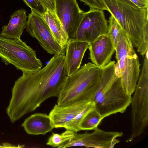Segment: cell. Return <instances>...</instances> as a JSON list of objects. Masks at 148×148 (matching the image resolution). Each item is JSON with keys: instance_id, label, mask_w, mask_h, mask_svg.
I'll use <instances>...</instances> for the list:
<instances>
[{"instance_id": "1", "label": "cell", "mask_w": 148, "mask_h": 148, "mask_svg": "<svg viewBox=\"0 0 148 148\" xmlns=\"http://www.w3.org/2000/svg\"><path fill=\"white\" fill-rule=\"evenodd\" d=\"M67 77L65 60L54 56L43 68L23 73L15 82L6 109L12 123L32 112L46 100L57 97Z\"/></svg>"}, {"instance_id": "2", "label": "cell", "mask_w": 148, "mask_h": 148, "mask_svg": "<svg viewBox=\"0 0 148 148\" xmlns=\"http://www.w3.org/2000/svg\"><path fill=\"white\" fill-rule=\"evenodd\" d=\"M116 20L137 52L148 51V8H140L120 0H101Z\"/></svg>"}, {"instance_id": "3", "label": "cell", "mask_w": 148, "mask_h": 148, "mask_svg": "<svg viewBox=\"0 0 148 148\" xmlns=\"http://www.w3.org/2000/svg\"><path fill=\"white\" fill-rule=\"evenodd\" d=\"M115 63L111 61L101 68L99 84L92 101L103 119L117 113H123L131 103V95L125 91L120 78L115 74Z\"/></svg>"}, {"instance_id": "4", "label": "cell", "mask_w": 148, "mask_h": 148, "mask_svg": "<svg viewBox=\"0 0 148 148\" xmlns=\"http://www.w3.org/2000/svg\"><path fill=\"white\" fill-rule=\"evenodd\" d=\"M101 75V68L91 62L85 64L75 73L67 76L57 97V104L67 106L92 102Z\"/></svg>"}, {"instance_id": "5", "label": "cell", "mask_w": 148, "mask_h": 148, "mask_svg": "<svg viewBox=\"0 0 148 148\" xmlns=\"http://www.w3.org/2000/svg\"><path fill=\"white\" fill-rule=\"evenodd\" d=\"M128 36L122 29L118 35L116 47L114 64L115 74L121 79L125 91L131 95L134 93L140 71L138 57Z\"/></svg>"}, {"instance_id": "6", "label": "cell", "mask_w": 148, "mask_h": 148, "mask_svg": "<svg viewBox=\"0 0 148 148\" xmlns=\"http://www.w3.org/2000/svg\"><path fill=\"white\" fill-rule=\"evenodd\" d=\"M0 58L5 65L12 64L23 73L33 72L42 65L36 52L21 39L6 38L0 34Z\"/></svg>"}, {"instance_id": "7", "label": "cell", "mask_w": 148, "mask_h": 148, "mask_svg": "<svg viewBox=\"0 0 148 148\" xmlns=\"http://www.w3.org/2000/svg\"><path fill=\"white\" fill-rule=\"evenodd\" d=\"M141 74L132 97L131 141L140 136L146 128L148 123V58L145 55Z\"/></svg>"}, {"instance_id": "8", "label": "cell", "mask_w": 148, "mask_h": 148, "mask_svg": "<svg viewBox=\"0 0 148 148\" xmlns=\"http://www.w3.org/2000/svg\"><path fill=\"white\" fill-rule=\"evenodd\" d=\"M26 28L27 32L37 40L47 53L54 55L64 54L65 48L55 40L42 15L31 10L28 16Z\"/></svg>"}, {"instance_id": "9", "label": "cell", "mask_w": 148, "mask_h": 148, "mask_svg": "<svg viewBox=\"0 0 148 148\" xmlns=\"http://www.w3.org/2000/svg\"><path fill=\"white\" fill-rule=\"evenodd\" d=\"M108 25L102 10L90 9L85 12L73 39L89 43L107 34Z\"/></svg>"}, {"instance_id": "10", "label": "cell", "mask_w": 148, "mask_h": 148, "mask_svg": "<svg viewBox=\"0 0 148 148\" xmlns=\"http://www.w3.org/2000/svg\"><path fill=\"white\" fill-rule=\"evenodd\" d=\"M92 132L77 134L68 141L60 146L58 148L74 146H83L86 147L112 148L120 142L117 138L123 135L122 132H108L101 130L98 127Z\"/></svg>"}, {"instance_id": "11", "label": "cell", "mask_w": 148, "mask_h": 148, "mask_svg": "<svg viewBox=\"0 0 148 148\" xmlns=\"http://www.w3.org/2000/svg\"><path fill=\"white\" fill-rule=\"evenodd\" d=\"M55 12L69 40L73 39L85 12L80 8L76 0H55Z\"/></svg>"}, {"instance_id": "12", "label": "cell", "mask_w": 148, "mask_h": 148, "mask_svg": "<svg viewBox=\"0 0 148 148\" xmlns=\"http://www.w3.org/2000/svg\"><path fill=\"white\" fill-rule=\"evenodd\" d=\"M88 49L92 63L100 68L110 62L115 51L112 40L107 34L100 36L90 43Z\"/></svg>"}, {"instance_id": "13", "label": "cell", "mask_w": 148, "mask_h": 148, "mask_svg": "<svg viewBox=\"0 0 148 148\" xmlns=\"http://www.w3.org/2000/svg\"><path fill=\"white\" fill-rule=\"evenodd\" d=\"M91 102H82L67 106L55 104L49 114L54 128H64Z\"/></svg>"}, {"instance_id": "14", "label": "cell", "mask_w": 148, "mask_h": 148, "mask_svg": "<svg viewBox=\"0 0 148 148\" xmlns=\"http://www.w3.org/2000/svg\"><path fill=\"white\" fill-rule=\"evenodd\" d=\"M89 44L88 42L76 40H68L66 45L65 56L67 76L71 75L80 69Z\"/></svg>"}, {"instance_id": "15", "label": "cell", "mask_w": 148, "mask_h": 148, "mask_svg": "<svg viewBox=\"0 0 148 148\" xmlns=\"http://www.w3.org/2000/svg\"><path fill=\"white\" fill-rule=\"evenodd\" d=\"M21 126L28 134L33 135H45L54 128L49 115L40 113L31 115Z\"/></svg>"}, {"instance_id": "16", "label": "cell", "mask_w": 148, "mask_h": 148, "mask_svg": "<svg viewBox=\"0 0 148 148\" xmlns=\"http://www.w3.org/2000/svg\"><path fill=\"white\" fill-rule=\"evenodd\" d=\"M27 18L25 10L21 9L16 11L10 16L8 24L2 28L0 35L8 38L21 39L24 30L26 28Z\"/></svg>"}, {"instance_id": "17", "label": "cell", "mask_w": 148, "mask_h": 148, "mask_svg": "<svg viewBox=\"0 0 148 148\" xmlns=\"http://www.w3.org/2000/svg\"><path fill=\"white\" fill-rule=\"evenodd\" d=\"M42 16L55 40L60 46L65 48L69 40L68 36L55 11L47 10Z\"/></svg>"}, {"instance_id": "18", "label": "cell", "mask_w": 148, "mask_h": 148, "mask_svg": "<svg viewBox=\"0 0 148 148\" xmlns=\"http://www.w3.org/2000/svg\"><path fill=\"white\" fill-rule=\"evenodd\" d=\"M103 119L95 108L85 115L80 125L81 130H93L98 127Z\"/></svg>"}, {"instance_id": "19", "label": "cell", "mask_w": 148, "mask_h": 148, "mask_svg": "<svg viewBox=\"0 0 148 148\" xmlns=\"http://www.w3.org/2000/svg\"><path fill=\"white\" fill-rule=\"evenodd\" d=\"M75 133L73 132L67 130L61 134L53 132L48 138L46 145L53 147L58 148L73 138Z\"/></svg>"}, {"instance_id": "20", "label": "cell", "mask_w": 148, "mask_h": 148, "mask_svg": "<svg viewBox=\"0 0 148 148\" xmlns=\"http://www.w3.org/2000/svg\"><path fill=\"white\" fill-rule=\"evenodd\" d=\"M94 108V103L92 102L85 109L77 115L70 122L67 124L64 128L75 133L80 131V125L82 120L86 114Z\"/></svg>"}, {"instance_id": "21", "label": "cell", "mask_w": 148, "mask_h": 148, "mask_svg": "<svg viewBox=\"0 0 148 148\" xmlns=\"http://www.w3.org/2000/svg\"><path fill=\"white\" fill-rule=\"evenodd\" d=\"M122 29H123L121 26L116 20L111 15L109 18L107 34L111 38L115 48V50L119 34Z\"/></svg>"}, {"instance_id": "22", "label": "cell", "mask_w": 148, "mask_h": 148, "mask_svg": "<svg viewBox=\"0 0 148 148\" xmlns=\"http://www.w3.org/2000/svg\"><path fill=\"white\" fill-rule=\"evenodd\" d=\"M31 10L42 15L47 10L38 0H23Z\"/></svg>"}, {"instance_id": "23", "label": "cell", "mask_w": 148, "mask_h": 148, "mask_svg": "<svg viewBox=\"0 0 148 148\" xmlns=\"http://www.w3.org/2000/svg\"><path fill=\"white\" fill-rule=\"evenodd\" d=\"M88 5L90 9L108 11V9L101 0H79Z\"/></svg>"}, {"instance_id": "24", "label": "cell", "mask_w": 148, "mask_h": 148, "mask_svg": "<svg viewBox=\"0 0 148 148\" xmlns=\"http://www.w3.org/2000/svg\"><path fill=\"white\" fill-rule=\"evenodd\" d=\"M45 8L49 10L55 11V0H38Z\"/></svg>"}, {"instance_id": "25", "label": "cell", "mask_w": 148, "mask_h": 148, "mask_svg": "<svg viewBox=\"0 0 148 148\" xmlns=\"http://www.w3.org/2000/svg\"><path fill=\"white\" fill-rule=\"evenodd\" d=\"M130 0L139 8H148V0Z\"/></svg>"}, {"instance_id": "26", "label": "cell", "mask_w": 148, "mask_h": 148, "mask_svg": "<svg viewBox=\"0 0 148 148\" xmlns=\"http://www.w3.org/2000/svg\"><path fill=\"white\" fill-rule=\"evenodd\" d=\"M120 1L123 2L124 3H126L130 5L133 6L135 7H138L135 5L133 4L131 2L130 0H120Z\"/></svg>"}, {"instance_id": "27", "label": "cell", "mask_w": 148, "mask_h": 148, "mask_svg": "<svg viewBox=\"0 0 148 148\" xmlns=\"http://www.w3.org/2000/svg\"><path fill=\"white\" fill-rule=\"evenodd\" d=\"M0 148H6V147L3 145V146L0 145Z\"/></svg>"}]
</instances>
